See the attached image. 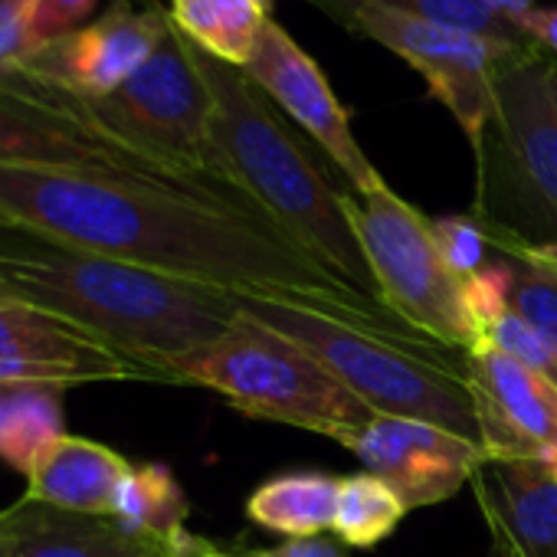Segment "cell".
Here are the masks:
<instances>
[{
	"label": "cell",
	"mask_w": 557,
	"mask_h": 557,
	"mask_svg": "<svg viewBox=\"0 0 557 557\" xmlns=\"http://www.w3.org/2000/svg\"><path fill=\"white\" fill-rule=\"evenodd\" d=\"M0 226L236 296L413 332L286 239L226 181L0 168Z\"/></svg>",
	"instance_id": "6da1fadb"
},
{
	"label": "cell",
	"mask_w": 557,
	"mask_h": 557,
	"mask_svg": "<svg viewBox=\"0 0 557 557\" xmlns=\"http://www.w3.org/2000/svg\"><path fill=\"white\" fill-rule=\"evenodd\" d=\"M0 283L164 384L168 361L223 338L243 315L236 293L11 226H0Z\"/></svg>",
	"instance_id": "7a4b0ae2"
},
{
	"label": "cell",
	"mask_w": 557,
	"mask_h": 557,
	"mask_svg": "<svg viewBox=\"0 0 557 557\" xmlns=\"http://www.w3.org/2000/svg\"><path fill=\"white\" fill-rule=\"evenodd\" d=\"M190 53L213 99V174L342 283L381 302L355 226L345 213V190L325 177L309 145L243 70L207 57L194 44Z\"/></svg>",
	"instance_id": "3957f363"
},
{
	"label": "cell",
	"mask_w": 557,
	"mask_h": 557,
	"mask_svg": "<svg viewBox=\"0 0 557 557\" xmlns=\"http://www.w3.org/2000/svg\"><path fill=\"white\" fill-rule=\"evenodd\" d=\"M239 306L249 319L309 351L374 413L423 420L482 446L469 355L302 302L239 296Z\"/></svg>",
	"instance_id": "277c9868"
},
{
	"label": "cell",
	"mask_w": 557,
	"mask_h": 557,
	"mask_svg": "<svg viewBox=\"0 0 557 557\" xmlns=\"http://www.w3.org/2000/svg\"><path fill=\"white\" fill-rule=\"evenodd\" d=\"M472 216L498 252L557 239V106L547 53L528 44L495 76V115L475 151Z\"/></svg>",
	"instance_id": "5b68a950"
},
{
	"label": "cell",
	"mask_w": 557,
	"mask_h": 557,
	"mask_svg": "<svg viewBox=\"0 0 557 557\" xmlns=\"http://www.w3.org/2000/svg\"><path fill=\"white\" fill-rule=\"evenodd\" d=\"M164 374L171 384L220 394L246 417L322 433L342 446L377 417L309 351L246 312L223 338L168 361Z\"/></svg>",
	"instance_id": "8992f818"
},
{
	"label": "cell",
	"mask_w": 557,
	"mask_h": 557,
	"mask_svg": "<svg viewBox=\"0 0 557 557\" xmlns=\"http://www.w3.org/2000/svg\"><path fill=\"white\" fill-rule=\"evenodd\" d=\"M345 213L381 302L417 335L472 355L475 335L466 312L462 278L446 265L433 236V220L387 184L371 194L345 190Z\"/></svg>",
	"instance_id": "52a82bcc"
},
{
	"label": "cell",
	"mask_w": 557,
	"mask_h": 557,
	"mask_svg": "<svg viewBox=\"0 0 557 557\" xmlns=\"http://www.w3.org/2000/svg\"><path fill=\"white\" fill-rule=\"evenodd\" d=\"M309 4L325 11L345 30L368 37L404 60L426 83L430 99L456 119L472 154L482 148L495 115L498 66L528 44L502 47L495 40L423 21L387 0H309Z\"/></svg>",
	"instance_id": "ba28073f"
},
{
	"label": "cell",
	"mask_w": 557,
	"mask_h": 557,
	"mask_svg": "<svg viewBox=\"0 0 557 557\" xmlns=\"http://www.w3.org/2000/svg\"><path fill=\"white\" fill-rule=\"evenodd\" d=\"M76 102L132 151L181 174L216 177L210 154L213 99L174 24L161 50L122 89Z\"/></svg>",
	"instance_id": "9c48e42d"
},
{
	"label": "cell",
	"mask_w": 557,
	"mask_h": 557,
	"mask_svg": "<svg viewBox=\"0 0 557 557\" xmlns=\"http://www.w3.org/2000/svg\"><path fill=\"white\" fill-rule=\"evenodd\" d=\"M0 168L194 177L132 151L112 138L70 92L44 86L24 73H0Z\"/></svg>",
	"instance_id": "30bf717a"
},
{
	"label": "cell",
	"mask_w": 557,
	"mask_h": 557,
	"mask_svg": "<svg viewBox=\"0 0 557 557\" xmlns=\"http://www.w3.org/2000/svg\"><path fill=\"white\" fill-rule=\"evenodd\" d=\"M243 73L296 128L309 135L312 145L329 154V161L351 184V194H371L387 184L358 145L351 132V112L338 102L322 66L278 21L269 17L262 24L256 50Z\"/></svg>",
	"instance_id": "8fae6325"
},
{
	"label": "cell",
	"mask_w": 557,
	"mask_h": 557,
	"mask_svg": "<svg viewBox=\"0 0 557 557\" xmlns=\"http://www.w3.org/2000/svg\"><path fill=\"white\" fill-rule=\"evenodd\" d=\"M168 34V11L112 0L92 24L44 50L21 73L76 99H102L122 89L161 50Z\"/></svg>",
	"instance_id": "7c38bea8"
},
{
	"label": "cell",
	"mask_w": 557,
	"mask_h": 557,
	"mask_svg": "<svg viewBox=\"0 0 557 557\" xmlns=\"http://www.w3.org/2000/svg\"><path fill=\"white\" fill-rule=\"evenodd\" d=\"M348 449L364 462V472L384 479L404 498L407 511L453 498L485 462V449L466 436L423 420L381 413Z\"/></svg>",
	"instance_id": "4fadbf2b"
},
{
	"label": "cell",
	"mask_w": 557,
	"mask_h": 557,
	"mask_svg": "<svg viewBox=\"0 0 557 557\" xmlns=\"http://www.w3.org/2000/svg\"><path fill=\"white\" fill-rule=\"evenodd\" d=\"M154 381L145 368L106 348L76 325L27 306H0V387L4 384H96Z\"/></svg>",
	"instance_id": "5bb4252c"
},
{
	"label": "cell",
	"mask_w": 557,
	"mask_h": 557,
	"mask_svg": "<svg viewBox=\"0 0 557 557\" xmlns=\"http://www.w3.org/2000/svg\"><path fill=\"white\" fill-rule=\"evenodd\" d=\"M466 364L485 459L557 462V384L495 348Z\"/></svg>",
	"instance_id": "9a60e30c"
},
{
	"label": "cell",
	"mask_w": 557,
	"mask_h": 557,
	"mask_svg": "<svg viewBox=\"0 0 557 557\" xmlns=\"http://www.w3.org/2000/svg\"><path fill=\"white\" fill-rule=\"evenodd\" d=\"M469 485L495 557H557V462L485 459Z\"/></svg>",
	"instance_id": "2e32d148"
},
{
	"label": "cell",
	"mask_w": 557,
	"mask_h": 557,
	"mask_svg": "<svg viewBox=\"0 0 557 557\" xmlns=\"http://www.w3.org/2000/svg\"><path fill=\"white\" fill-rule=\"evenodd\" d=\"M0 557H174V547L128 534L109 515H76L27 498L0 511Z\"/></svg>",
	"instance_id": "e0dca14e"
},
{
	"label": "cell",
	"mask_w": 557,
	"mask_h": 557,
	"mask_svg": "<svg viewBox=\"0 0 557 557\" xmlns=\"http://www.w3.org/2000/svg\"><path fill=\"white\" fill-rule=\"evenodd\" d=\"M132 466L112 446L66 433L30 475L27 498L76 515H112L119 485Z\"/></svg>",
	"instance_id": "ac0fdd59"
},
{
	"label": "cell",
	"mask_w": 557,
	"mask_h": 557,
	"mask_svg": "<svg viewBox=\"0 0 557 557\" xmlns=\"http://www.w3.org/2000/svg\"><path fill=\"white\" fill-rule=\"evenodd\" d=\"M338 475L329 472H283L265 479L246 498V518L272 534L315 537L332 531L338 505Z\"/></svg>",
	"instance_id": "d6986e66"
},
{
	"label": "cell",
	"mask_w": 557,
	"mask_h": 557,
	"mask_svg": "<svg viewBox=\"0 0 557 557\" xmlns=\"http://www.w3.org/2000/svg\"><path fill=\"white\" fill-rule=\"evenodd\" d=\"M63 391L57 384H4L0 387V459L27 479L44 456L66 436Z\"/></svg>",
	"instance_id": "ffe728a7"
},
{
	"label": "cell",
	"mask_w": 557,
	"mask_h": 557,
	"mask_svg": "<svg viewBox=\"0 0 557 557\" xmlns=\"http://www.w3.org/2000/svg\"><path fill=\"white\" fill-rule=\"evenodd\" d=\"M171 24L207 57L243 70L269 21L265 0H171Z\"/></svg>",
	"instance_id": "44dd1931"
},
{
	"label": "cell",
	"mask_w": 557,
	"mask_h": 557,
	"mask_svg": "<svg viewBox=\"0 0 557 557\" xmlns=\"http://www.w3.org/2000/svg\"><path fill=\"white\" fill-rule=\"evenodd\" d=\"M187 515L190 502L174 472L161 462H138L122 479L109 518H115L128 534L177 547L187 537Z\"/></svg>",
	"instance_id": "7402d4cb"
},
{
	"label": "cell",
	"mask_w": 557,
	"mask_h": 557,
	"mask_svg": "<svg viewBox=\"0 0 557 557\" xmlns=\"http://www.w3.org/2000/svg\"><path fill=\"white\" fill-rule=\"evenodd\" d=\"M404 515V498L384 479L371 472H355L345 475L338 485L332 531L345 547H374L397 531Z\"/></svg>",
	"instance_id": "603a6c76"
},
{
	"label": "cell",
	"mask_w": 557,
	"mask_h": 557,
	"mask_svg": "<svg viewBox=\"0 0 557 557\" xmlns=\"http://www.w3.org/2000/svg\"><path fill=\"white\" fill-rule=\"evenodd\" d=\"M387 4L410 11L423 21L462 30V34H475L485 40H495L502 47H524L531 40H524L511 24H505L485 0H387Z\"/></svg>",
	"instance_id": "cb8c5ba5"
},
{
	"label": "cell",
	"mask_w": 557,
	"mask_h": 557,
	"mask_svg": "<svg viewBox=\"0 0 557 557\" xmlns=\"http://www.w3.org/2000/svg\"><path fill=\"white\" fill-rule=\"evenodd\" d=\"M433 236H436V246H440L446 265L459 278L475 275L495 252L485 226L472 213H449V216L433 220Z\"/></svg>",
	"instance_id": "d4e9b609"
},
{
	"label": "cell",
	"mask_w": 557,
	"mask_h": 557,
	"mask_svg": "<svg viewBox=\"0 0 557 557\" xmlns=\"http://www.w3.org/2000/svg\"><path fill=\"white\" fill-rule=\"evenodd\" d=\"M511 309L541 332V338L550 345V351L557 358V278H547L518 262ZM554 384H557V377H554Z\"/></svg>",
	"instance_id": "484cf974"
},
{
	"label": "cell",
	"mask_w": 557,
	"mask_h": 557,
	"mask_svg": "<svg viewBox=\"0 0 557 557\" xmlns=\"http://www.w3.org/2000/svg\"><path fill=\"white\" fill-rule=\"evenodd\" d=\"M40 53L30 0H0V73H21Z\"/></svg>",
	"instance_id": "4316f807"
},
{
	"label": "cell",
	"mask_w": 557,
	"mask_h": 557,
	"mask_svg": "<svg viewBox=\"0 0 557 557\" xmlns=\"http://www.w3.org/2000/svg\"><path fill=\"white\" fill-rule=\"evenodd\" d=\"M233 557H348L342 550L338 537H286L283 544L275 547H246V550H230Z\"/></svg>",
	"instance_id": "83f0119b"
},
{
	"label": "cell",
	"mask_w": 557,
	"mask_h": 557,
	"mask_svg": "<svg viewBox=\"0 0 557 557\" xmlns=\"http://www.w3.org/2000/svg\"><path fill=\"white\" fill-rule=\"evenodd\" d=\"M524 40L557 60V8H531L511 24Z\"/></svg>",
	"instance_id": "f1b7e54d"
},
{
	"label": "cell",
	"mask_w": 557,
	"mask_h": 557,
	"mask_svg": "<svg viewBox=\"0 0 557 557\" xmlns=\"http://www.w3.org/2000/svg\"><path fill=\"white\" fill-rule=\"evenodd\" d=\"M505 256L547 275V278H557V239L537 243V246H515V249H505Z\"/></svg>",
	"instance_id": "f546056e"
},
{
	"label": "cell",
	"mask_w": 557,
	"mask_h": 557,
	"mask_svg": "<svg viewBox=\"0 0 557 557\" xmlns=\"http://www.w3.org/2000/svg\"><path fill=\"white\" fill-rule=\"evenodd\" d=\"M174 557H233L226 547L207 541V537H197V534H187L177 547H174Z\"/></svg>",
	"instance_id": "4dcf8cb0"
},
{
	"label": "cell",
	"mask_w": 557,
	"mask_h": 557,
	"mask_svg": "<svg viewBox=\"0 0 557 557\" xmlns=\"http://www.w3.org/2000/svg\"><path fill=\"white\" fill-rule=\"evenodd\" d=\"M485 4L505 21V24H515L524 11H531V8H537L534 0H485Z\"/></svg>",
	"instance_id": "1f68e13d"
},
{
	"label": "cell",
	"mask_w": 557,
	"mask_h": 557,
	"mask_svg": "<svg viewBox=\"0 0 557 557\" xmlns=\"http://www.w3.org/2000/svg\"><path fill=\"white\" fill-rule=\"evenodd\" d=\"M547 89H550V99L557 106V60L547 57Z\"/></svg>",
	"instance_id": "d6a6232c"
},
{
	"label": "cell",
	"mask_w": 557,
	"mask_h": 557,
	"mask_svg": "<svg viewBox=\"0 0 557 557\" xmlns=\"http://www.w3.org/2000/svg\"><path fill=\"white\" fill-rule=\"evenodd\" d=\"M8 302H17V299L11 296V289L4 283H0V306H8Z\"/></svg>",
	"instance_id": "836d02e7"
},
{
	"label": "cell",
	"mask_w": 557,
	"mask_h": 557,
	"mask_svg": "<svg viewBox=\"0 0 557 557\" xmlns=\"http://www.w3.org/2000/svg\"><path fill=\"white\" fill-rule=\"evenodd\" d=\"M265 4H269V0H265Z\"/></svg>",
	"instance_id": "e575fe53"
}]
</instances>
